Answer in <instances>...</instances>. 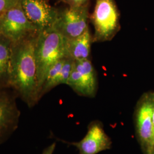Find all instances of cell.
<instances>
[{"mask_svg":"<svg viewBox=\"0 0 154 154\" xmlns=\"http://www.w3.org/2000/svg\"><path fill=\"white\" fill-rule=\"evenodd\" d=\"M38 33L13 42L8 88L32 108L39 100L38 70L35 58V44Z\"/></svg>","mask_w":154,"mask_h":154,"instance_id":"1","label":"cell"},{"mask_svg":"<svg viewBox=\"0 0 154 154\" xmlns=\"http://www.w3.org/2000/svg\"><path fill=\"white\" fill-rule=\"evenodd\" d=\"M66 39L54 28L39 32L35 44L39 98L45 77L50 67L66 56Z\"/></svg>","mask_w":154,"mask_h":154,"instance_id":"2","label":"cell"},{"mask_svg":"<svg viewBox=\"0 0 154 154\" xmlns=\"http://www.w3.org/2000/svg\"><path fill=\"white\" fill-rule=\"evenodd\" d=\"M90 21L93 25V42L109 41L121 29L120 13L115 0H95Z\"/></svg>","mask_w":154,"mask_h":154,"instance_id":"3","label":"cell"},{"mask_svg":"<svg viewBox=\"0 0 154 154\" xmlns=\"http://www.w3.org/2000/svg\"><path fill=\"white\" fill-rule=\"evenodd\" d=\"M153 110L154 92L143 94L136 106L134 119L138 142L144 154L153 151Z\"/></svg>","mask_w":154,"mask_h":154,"instance_id":"4","label":"cell"},{"mask_svg":"<svg viewBox=\"0 0 154 154\" xmlns=\"http://www.w3.org/2000/svg\"><path fill=\"white\" fill-rule=\"evenodd\" d=\"M90 2L78 7H66L59 9L53 28L66 39L75 38L88 29Z\"/></svg>","mask_w":154,"mask_h":154,"instance_id":"5","label":"cell"},{"mask_svg":"<svg viewBox=\"0 0 154 154\" xmlns=\"http://www.w3.org/2000/svg\"><path fill=\"white\" fill-rule=\"evenodd\" d=\"M40 32L29 21L20 4L0 14V34L16 42Z\"/></svg>","mask_w":154,"mask_h":154,"instance_id":"6","label":"cell"},{"mask_svg":"<svg viewBox=\"0 0 154 154\" xmlns=\"http://www.w3.org/2000/svg\"><path fill=\"white\" fill-rule=\"evenodd\" d=\"M18 96L9 88L0 87V145L17 130L21 115L17 105Z\"/></svg>","mask_w":154,"mask_h":154,"instance_id":"7","label":"cell"},{"mask_svg":"<svg viewBox=\"0 0 154 154\" xmlns=\"http://www.w3.org/2000/svg\"><path fill=\"white\" fill-rule=\"evenodd\" d=\"M66 85L79 95L89 98L95 96L98 83L96 72L90 60L74 61Z\"/></svg>","mask_w":154,"mask_h":154,"instance_id":"8","label":"cell"},{"mask_svg":"<svg viewBox=\"0 0 154 154\" xmlns=\"http://www.w3.org/2000/svg\"><path fill=\"white\" fill-rule=\"evenodd\" d=\"M21 5L29 21L40 31L53 28L59 9L51 5L49 0H21Z\"/></svg>","mask_w":154,"mask_h":154,"instance_id":"9","label":"cell"},{"mask_svg":"<svg viewBox=\"0 0 154 154\" xmlns=\"http://www.w3.org/2000/svg\"><path fill=\"white\" fill-rule=\"evenodd\" d=\"M77 147L79 154H97L111 148L112 142L100 122H91L85 137L78 142L67 143Z\"/></svg>","mask_w":154,"mask_h":154,"instance_id":"10","label":"cell"},{"mask_svg":"<svg viewBox=\"0 0 154 154\" xmlns=\"http://www.w3.org/2000/svg\"><path fill=\"white\" fill-rule=\"evenodd\" d=\"M92 43H93V36L90 34L89 30L75 38L66 39V57L75 61L90 60Z\"/></svg>","mask_w":154,"mask_h":154,"instance_id":"11","label":"cell"},{"mask_svg":"<svg viewBox=\"0 0 154 154\" xmlns=\"http://www.w3.org/2000/svg\"><path fill=\"white\" fill-rule=\"evenodd\" d=\"M13 42L0 34V87L8 88Z\"/></svg>","mask_w":154,"mask_h":154,"instance_id":"12","label":"cell"},{"mask_svg":"<svg viewBox=\"0 0 154 154\" xmlns=\"http://www.w3.org/2000/svg\"><path fill=\"white\" fill-rule=\"evenodd\" d=\"M65 58L66 57L57 61L50 67L45 77L44 83L41 91V98L53 88L60 85V72Z\"/></svg>","mask_w":154,"mask_h":154,"instance_id":"13","label":"cell"},{"mask_svg":"<svg viewBox=\"0 0 154 154\" xmlns=\"http://www.w3.org/2000/svg\"><path fill=\"white\" fill-rule=\"evenodd\" d=\"M74 61L72 58L66 57L61 68L60 75V85H66L71 74Z\"/></svg>","mask_w":154,"mask_h":154,"instance_id":"14","label":"cell"},{"mask_svg":"<svg viewBox=\"0 0 154 154\" xmlns=\"http://www.w3.org/2000/svg\"><path fill=\"white\" fill-rule=\"evenodd\" d=\"M21 0H0V14L20 4Z\"/></svg>","mask_w":154,"mask_h":154,"instance_id":"15","label":"cell"},{"mask_svg":"<svg viewBox=\"0 0 154 154\" xmlns=\"http://www.w3.org/2000/svg\"><path fill=\"white\" fill-rule=\"evenodd\" d=\"M90 0H58L57 4L63 3L69 7H78L85 5Z\"/></svg>","mask_w":154,"mask_h":154,"instance_id":"16","label":"cell"},{"mask_svg":"<svg viewBox=\"0 0 154 154\" xmlns=\"http://www.w3.org/2000/svg\"><path fill=\"white\" fill-rule=\"evenodd\" d=\"M55 147L56 143L54 142L51 144L49 146H48L46 149H45L41 154H53L55 150Z\"/></svg>","mask_w":154,"mask_h":154,"instance_id":"17","label":"cell"},{"mask_svg":"<svg viewBox=\"0 0 154 154\" xmlns=\"http://www.w3.org/2000/svg\"><path fill=\"white\" fill-rule=\"evenodd\" d=\"M152 127H153V140H152V146H153V151H154V110H153V116H152Z\"/></svg>","mask_w":154,"mask_h":154,"instance_id":"18","label":"cell"},{"mask_svg":"<svg viewBox=\"0 0 154 154\" xmlns=\"http://www.w3.org/2000/svg\"><path fill=\"white\" fill-rule=\"evenodd\" d=\"M150 154H154V151H152V152H151Z\"/></svg>","mask_w":154,"mask_h":154,"instance_id":"19","label":"cell"}]
</instances>
